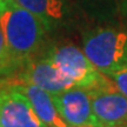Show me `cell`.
Returning a JSON list of instances; mask_svg holds the SVG:
<instances>
[{
    "instance_id": "5",
    "label": "cell",
    "mask_w": 127,
    "mask_h": 127,
    "mask_svg": "<svg viewBox=\"0 0 127 127\" xmlns=\"http://www.w3.org/2000/svg\"><path fill=\"white\" fill-rule=\"evenodd\" d=\"M53 100L60 115L69 127H98L88 90L72 87L59 94H54Z\"/></svg>"
},
{
    "instance_id": "2",
    "label": "cell",
    "mask_w": 127,
    "mask_h": 127,
    "mask_svg": "<svg viewBox=\"0 0 127 127\" xmlns=\"http://www.w3.org/2000/svg\"><path fill=\"white\" fill-rule=\"evenodd\" d=\"M82 51L104 75L127 68V32L102 28L88 33Z\"/></svg>"
},
{
    "instance_id": "3",
    "label": "cell",
    "mask_w": 127,
    "mask_h": 127,
    "mask_svg": "<svg viewBox=\"0 0 127 127\" xmlns=\"http://www.w3.org/2000/svg\"><path fill=\"white\" fill-rule=\"evenodd\" d=\"M48 58L75 87L93 90L108 81V78L95 68L84 51L75 46L65 45L53 48Z\"/></svg>"
},
{
    "instance_id": "13",
    "label": "cell",
    "mask_w": 127,
    "mask_h": 127,
    "mask_svg": "<svg viewBox=\"0 0 127 127\" xmlns=\"http://www.w3.org/2000/svg\"><path fill=\"white\" fill-rule=\"evenodd\" d=\"M0 1H2V0H0Z\"/></svg>"
},
{
    "instance_id": "7",
    "label": "cell",
    "mask_w": 127,
    "mask_h": 127,
    "mask_svg": "<svg viewBox=\"0 0 127 127\" xmlns=\"http://www.w3.org/2000/svg\"><path fill=\"white\" fill-rule=\"evenodd\" d=\"M23 77L25 82L38 86L52 95L75 87L64 73L60 72V69L48 57L31 63L26 67Z\"/></svg>"
},
{
    "instance_id": "12",
    "label": "cell",
    "mask_w": 127,
    "mask_h": 127,
    "mask_svg": "<svg viewBox=\"0 0 127 127\" xmlns=\"http://www.w3.org/2000/svg\"><path fill=\"white\" fill-rule=\"evenodd\" d=\"M82 127H92V126H82Z\"/></svg>"
},
{
    "instance_id": "1",
    "label": "cell",
    "mask_w": 127,
    "mask_h": 127,
    "mask_svg": "<svg viewBox=\"0 0 127 127\" xmlns=\"http://www.w3.org/2000/svg\"><path fill=\"white\" fill-rule=\"evenodd\" d=\"M0 27L15 65L26 61L39 48L45 32L40 20L14 0L0 1Z\"/></svg>"
},
{
    "instance_id": "9",
    "label": "cell",
    "mask_w": 127,
    "mask_h": 127,
    "mask_svg": "<svg viewBox=\"0 0 127 127\" xmlns=\"http://www.w3.org/2000/svg\"><path fill=\"white\" fill-rule=\"evenodd\" d=\"M40 20L45 28H51L64 17L61 0H14Z\"/></svg>"
},
{
    "instance_id": "4",
    "label": "cell",
    "mask_w": 127,
    "mask_h": 127,
    "mask_svg": "<svg viewBox=\"0 0 127 127\" xmlns=\"http://www.w3.org/2000/svg\"><path fill=\"white\" fill-rule=\"evenodd\" d=\"M88 92L98 127H127V98L109 79Z\"/></svg>"
},
{
    "instance_id": "11",
    "label": "cell",
    "mask_w": 127,
    "mask_h": 127,
    "mask_svg": "<svg viewBox=\"0 0 127 127\" xmlns=\"http://www.w3.org/2000/svg\"><path fill=\"white\" fill-rule=\"evenodd\" d=\"M106 77L112 81L115 88L127 98V68H124L117 72H112Z\"/></svg>"
},
{
    "instance_id": "10",
    "label": "cell",
    "mask_w": 127,
    "mask_h": 127,
    "mask_svg": "<svg viewBox=\"0 0 127 127\" xmlns=\"http://www.w3.org/2000/svg\"><path fill=\"white\" fill-rule=\"evenodd\" d=\"M14 66H15V63L9 54L8 47H7V44L5 40L4 32L0 27V75L8 73Z\"/></svg>"
},
{
    "instance_id": "6",
    "label": "cell",
    "mask_w": 127,
    "mask_h": 127,
    "mask_svg": "<svg viewBox=\"0 0 127 127\" xmlns=\"http://www.w3.org/2000/svg\"><path fill=\"white\" fill-rule=\"evenodd\" d=\"M0 127H47L26 95L12 87L0 93Z\"/></svg>"
},
{
    "instance_id": "8",
    "label": "cell",
    "mask_w": 127,
    "mask_h": 127,
    "mask_svg": "<svg viewBox=\"0 0 127 127\" xmlns=\"http://www.w3.org/2000/svg\"><path fill=\"white\" fill-rule=\"evenodd\" d=\"M18 91L26 95V98L30 100L31 105L35 111L36 115L39 117L44 125L47 127H69L66 121L60 115L59 111L57 108L53 95L48 92L34 86L32 84L25 82L24 85L14 86Z\"/></svg>"
}]
</instances>
